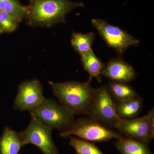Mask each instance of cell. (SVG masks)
Wrapping results in <instances>:
<instances>
[{"mask_svg": "<svg viewBox=\"0 0 154 154\" xmlns=\"http://www.w3.org/2000/svg\"><path fill=\"white\" fill-rule=\"evenodd\" d=\"M29 1L25 18L28 25L33 26L51 27L63 22L69 13L84 6L82 3L69 0Z\"/></svg>", "mask_w": 154, "mask_h": 154, "instance_id": "6da1fadb", "label": "cell"}, {"mask_svg": "<svg viewBox=\"0 0 154 154\" xmlns=\"http://www.w3.org/2000/svg\"><path fill=\"white\" fill-rule=\"evenodd\" d=\"M92 79L90 77L86 82L72 81L49 84L54 96L64 107L74 115H87L96 90L91 85Z\"/></svg>", "mask_w": 154, "mask_h": 154, "instance_id": "7a4b0ae2", "label": "cell"}, {"mask_svg": "<svg viewBox=\"0 0 154 154\" xmlns=\"http://www.w3.org/2000/svg\"><path fill=\"white\" fill-rule=\"evenodd\" d=\"M60 135L63 137L74 136L91 143L105 142L123 137L118 131L90 117L75 120L71 126L61 132Z\"/></svg>", "mask_w": 154, "mask_h": 154, "instance_id": "3957f363", "label": "cell"}, {"mask_svg": "<svg viewBox=\"0 0 154 154\" xmlns=\"http://www.w3.org/2000/svg\"><path fill=\"white\" fill-rule=\"evenodd\" d=\"M30 112L35 117L52 129L61 132L71 126L75 121L74 115L63 105L51 99H45Z\"/></svg>", "mask_w": 154, "mask_h": 154, "instance_id": "277c9868", "label": "cell"}, {"mask_svg": "<svg viewBox=\"0 0 154 154\" xmlns=\"http://www.w3.org/2000/svg\"><path fill=\"white\" fill-rule=\"evenodd\" d=\"M109 128H115L121 119L116 111V102L107 85L96 88L88 114Z\"/></svg>", "mask_w": 154, "mask_h": 154, "instance_id": "5b68a950", "label": "cell"}, {"mask_svg": "<svg viewBox=\"0 0 154 154\" xmlns=\"http://www.w3.org/2000/svg\"><path fill=\"white\" fill-rule=\"evenodd\" d=\"M28 127L19 132L24 145L33 144L41 150L43 154H58L59 152L53 140V129L31 116Z\"/></svg>", "mask_w": 154, "mask_h": 154, "instance_id": "8992f818", "label": "cell"}, {"mask_svg": "<svg viewBox=\"0 0 154 154\" xmlns=\"http://www.w3.org/2000/svg\"><path fill=\"white\" fill-rule=\"evenodd\" d=\"M115 128L126 137L149 143L154 137V108L140 118L121 119Z\"/></svg>", "mask_w": 154, "mask_h": 154, "instance_id": "52a82bcc", "label": "cell"}, {"mask_svg": "<svg viewBox=\"0 0 154 154\" xmlns=\"http://www.w3.org/2000/svg\"><path fill=\"white\" fill-rule=\"evenodd\" d=\"M91 23L107 44L119 53H122L131 46L137 45L139 42L126 31L104 20L93 19Z\"/></svg>", "mask_w": 154, "mask_h": 154, "instance_id": "ba28073f", "label": "cell"}, {"mask_svg": "<svg viewBox=\"0 0 154 154\" xmlns=\"http://www.w3.org/2000/svg\"><path fill=\"white\" fill-rule=\"evenodd\" d=\"M45 99L43 87L39 81L37 79L27 80L18 87L14 108L20 111H30L41 104Z\"/></svg>", "mask_w": 154, "mask_h": 154, "instance_id": "9c48e42d", "label": "cell"}, {"mask_svg": "<svg viewBox=\"0 0 154 154\" xmlns=\"http://www.w3.org/2000/svg\"><path fill=\"white\" fill-rule=\"evenodd\" d=\"M102 75L112 81L128 83L132 82L136 77L134 69L121 58L111 59L105 65Z\"/></svg>", "mask_w": 154, "mask_h": 154, "instance_id": "30bf717a", "label": "cell"}, {"mask_svg": "<svg viewBox=\"0 0 154 154\" xmlns=\"http://www.w3.org/2000/svg\"><path fill=\"white\" fill-rule=\"evenodd\" d=\"M24 146L19 133L5 128L0 138V154H18Z\"/></svg>", "mask_w": 154, "mask_h": 154, "instance_id": "8fae6325", "label": "cell"}, {"mask_svg": "<svg viewBox=\"0 0 154 154\" xmlns=\"http://www.w3.org/2000/svg\"><path fill=\"white\" fill-rule=\"evenodd\" d=\"M148 144L123 137L116 140L113 144L121 154H153Z\"/></svg>", "mask_w": 154, "mask_h": 154, "instance_id": "7c38bea8", "label": "cell"}, {"mask_svg": "<svg viewBox=\"0 0 154 154\" xmlns=\"http://www.w3.org/2000/svg\"><path fill=\"white\" fill-rule=\"evenodd\" d=\"M143 99L137 95L135 97L116 102V111L122 119L134 118L139 113L142 106Z\"/></svg>", "mask_w": 154, "mask_h": 154, "instance_id": "4fadbf2b", "label": "cell"}, {"mask_svg": "<svg viewBox=\"0 0 154 154\" xmlns=\"http://www.w3.org/2000/svg\"><path fill=\"white\" fill-rule=\"evenodd\" d=\"M81 60L84 69L89 74L90 77L95 78L98 82H101V76L105 65L95 55L92 48L81 56Z\"/></svg>", "mask_w": 154, "mask_h": 154, "instance_id": "5bb4252c", "label": "cell"}, {"mask_svg": "<svg viewBox=\"0 0 154 154\" xmlns=\"http://www.w3.org/2000/svg\"><path fill=\"white\" fill-rule=\"evenodd\" d=\"M107 86L111 96L117 102L127 100L138 95L134 89L127 83L111 81Z\"/></svg>", "mask_w": 154, "mask_h": 154, "instance_id": "9a60e30c", "label": "cell"}, {"mask_svg": "<svg viewBox=\"0 0 154 154\" xmlns=\"http://www.w3.org/2000/svg\"><path fill=\"white\" fill-rule=\"evenodd\" d=\"M95 37V33L92 32L86 34L74 32L72 36V46L80 55H82L91 49Z\"/></svg>", "mask_w": 154, "mask_h": 154, "instance_id": "2e32d148", "label": "cell"}, {"mask_svg": "<svg viewBox=\"0 0 154 154\" xmlns=\"http://www.w3.org/2000/svg\"><path fill=\"white\" fill-rule=\"evenodd\" d=\"M0 11L8 13L21 22L25 18L26 8L18 0H0Z\"/></svg>", "mask_w": 154, "mask_h": 154, "instance_id": "e0dca14e", "label": "cell"}, {"mask_svg": "<svg viewBox=\"0 0 154 154\" xmlns=\"http://www.w3.org/2000/svg\"><path fill=\"white\" fill-rule=\"evenodd\" d=\"M70 145L77 154H105L93 143L90 142L74 136H69Z\"/></svg>", "mask_w": 154, "mask_h": 154, "instance_id": "ac0fdd59", "label": "cell"}, {"mask_svg": "<svg viewBox=\"0 0 154 154\" xmlns=\"http://www.w3.org/2000/svg\"><path fill=\"white\" fill-rule=\"evenodd\" d=\"M19 22L8 13L0 11V30L3 33H11L15 31Z\"/></svg>", "mask_w": 154, "mask_h": 154, "instance_id": "d6986e66", "label": "cell"}, {"mask_svg": "<svg viewBox=\"0 0 154 154\" xmlns=\"http://www.w3.org/2000/svg\"><path fill=\"white\" fill-rule=\"evenodd\" d=\"M2 33H3V32H2V31H1V30H0V35H1V34H2Z\"/></svg>", "mask_w": 154, "mask_h": 154, "instance_id": "ffe728a7", "label": "cell"}]
</instances>
